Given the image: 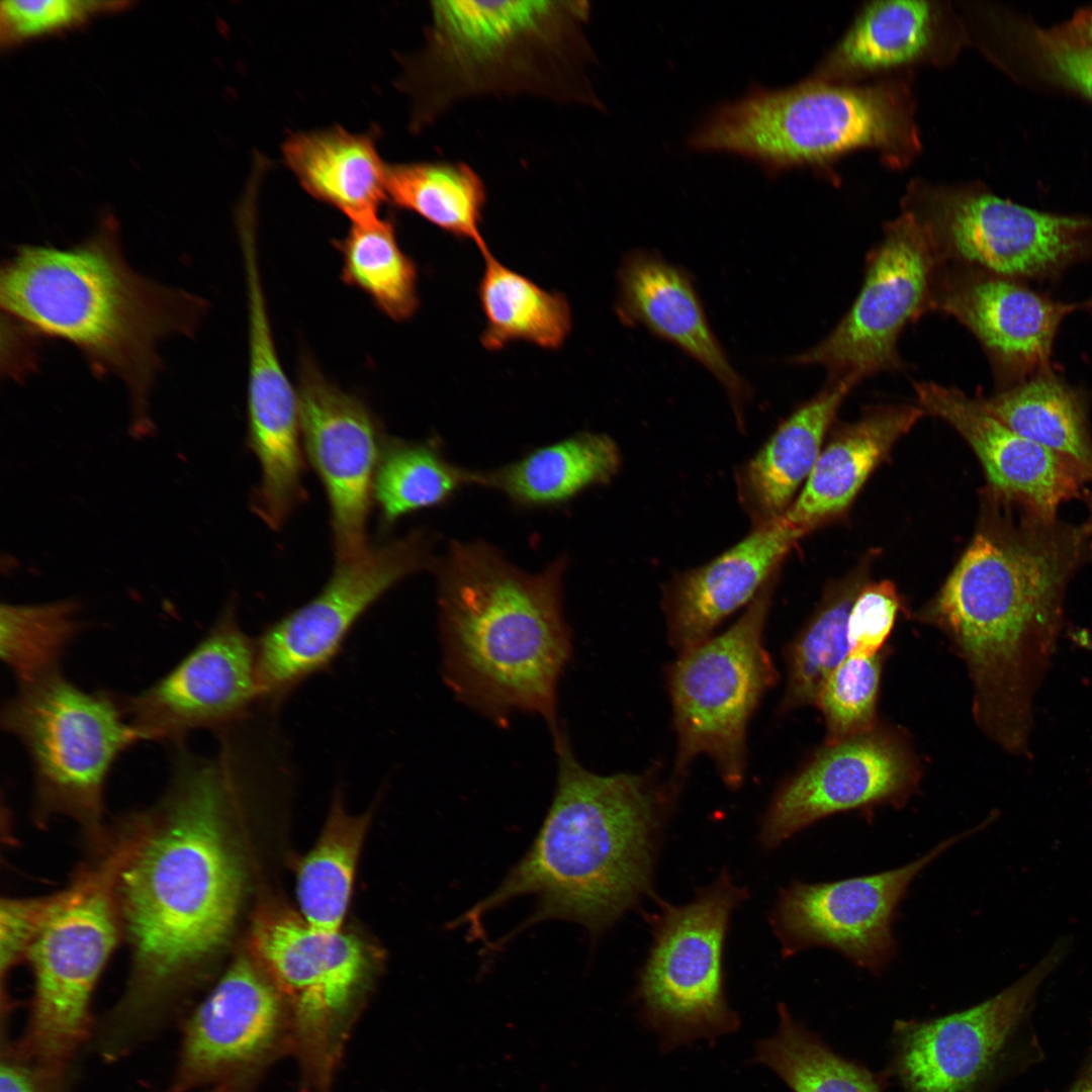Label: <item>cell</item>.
<instances>
[{"label": "cell", "instance_id": "obj_1", "mask_svg": "<svg viewBox=\"0 0 1092 1092\" xmlns=\"http://www.w3.org/2000/svg\"><path fill=\"white\" fill-rule=\"evenodd\" d=\"M218 741L210 756L174 746L164 796L111 845L131 972L95 1035L110 1061L180 1013L235 923L244 882L229 817L253 758L239 740Z\"/></svg>", "mask_w": 1092, "mask_h": 1092}, {"label": "cell", "instance_id": "obj_2", "mask_svg": "<svg viewBox=\"0 0 1092 1092\" xmlns=\"http://www.w3.org/2000/svg\"><path fill=\"white\" fill-rule=\"evenodd\" d=\"M1089 556L1081 526L986 488L975 535L918 614L965 661L975 720L992 741L1031 735L1068 584Z\"/></svg>", "mask_w": 1092, "mask_h": 1092}, {"label": "cell", "instance_id": "obj_3", "mask_svg": "<svg viewBox=\"0 0 1092 1092\" xmlns=\"http://www.w3.org/2000/svg\"><path fill=\"white\" fill-rule=\"evenodd\" d=\"M554 738L557 782L533 844L502 883L455 921L479 930L482 917L534 896L527 924L578 923L595 938L647 896L658 843L679 789L649 774H595L561 731Z\"/></svg>", "mask_w": 1092, "mask_h": 1092}, {"label": "cell", "instance_id": "obj_4", "mask_svg": "<svg viewBox=\"0 0 1092 1092\" xmlns=\"http://www.w3.org/2000/svg\"><path fill=\"white\" fill-rule=\"evenodd\" d=\"M0 299L10 318L72 344L95 372L123 383L136 439L155 430L150 399L160 344L192 336L206 308L194 294L136 272L112 217L70 247L19 246L1 269Z\"/></svg>", "mask_w": 1092, "mask_h": 1092}, {"label": "cell", "instance_id": "obj_5", "mask_svg": "<svg viewBox=\"0 0 1092 1092\" xmlns=\"http://www.w3.org/2000/svg\"><path fill=\"white\" fill-rule=\"evenodd\" d=\"M565 569L559 557L540 572L524 571L483 541H452L433 567L450 688L495 720L537 714L553 736L558 679L571 653Z\"/></svg>", "mask_w": 1092, "mask_h": 1092}, {"label": "cell", "instance_id": "obj_6", "mask_svg": "<svg viewBox=\"0 0 1092 1092\" xmlns=\"http://www.w3.org/2000/svg\"><path fill=\"white\" fill-rule=\"evenodd\" d=\"M590 3L433 1L422 49L402 59L411 128L486 97H533L604 110L590 78Z\"/></svg>", "mask_w": 1092, "mask_h": 1092}, {"label": "cell", "instance_id": "obj_7", "mask_svg": "<svg viewBox=\"0 0 1092 1092\" xmlns=\"http://www.w3.org/2000/svg\"><path fill=\"white\" fill-rule=\"evenodd\" d=\"M915 141L897 89L833 86L813 78L786 89L757 88L720 106L690 145L739 155L778 172L857 148L903 151Z\"/></svg>", "mask_w": 1092, "mask_h": 1092}, {"label": "cell", "instance_id": "obj_8", "mask_svg": "<svg viewBox=\"0 0 1092 1092\" xmlns=\"http://www.w3.org/2000/svg\"><path fill=\"white\" fill-rule=\"evenodd\" d=\"M109 849L53 895L26 960L33 975L29 1016L14 1041L27 1058L69 1072L92 1033L91 1003L122 932Z\"/></svg>", "mask_w": 1092, "mask_h": 1092}, {"label": "cell", "instance_id": "obj_9", "mask_svg": "<svg viewBox=\"0 0 1092 1092\" xmlns=\"http://www.w3.org/2000/svg\"><path fill=\"white\" fill-rule=\"evenodd\" d=\"M1 724L28 755L38 815H66L99 837L110 769L141 741L120 698L87 692L58 672L18 685Z\"/></svg>", "mask_w": 1092, "mask_h": 1092}, {"label": "cell", "instance_id": "obj_10", "mask_svg": "<svg viewBox=\"0 0 1092 1092\" xmlns=\"http://www.w3.org/2000/svg\"><path fill=\"white\" fill-rule=\"evenodd\" d=\"M251 945L289 1008L300 1091L334 1092L369 985L364 946L341 930L316 929L281 909L257 917Z\"/></svg>", "mask_w": 1092, "mask_h": 1092}, {"label": "cell", "instance_id": "obj_11", "mask_svg": "<svg viewBox=\"0 0 1092 1092\" xmlns=\"http://www.w3.org/2000/svg\"><path fill=\"white\" fill-rule=\"evenodd\" d=\"M776 576L726 631L678 654L667 681L677 750L670 781L677 787L694 759L705 754L730 789L746 769V731L778 672L763 630Z\"/></svg>", "mask_w": 1092, "mask_h": 1092}, {"label": "cell", "instance_id": "obj_12", "mask_svg": "<svg viewBox=\"0 0 1092 1092\" xmlns=\"http://www.w3.org/2000/svg\"><path fill=\"white\" fill-rule=\"evenodd\" d=\"M747 897L724 870L685 905L656 899L648 916L652 944L635 997L645 1023L675 1048L733 1032L739 1026L723 985V948L730 917Z\"/></svg>", "mask_w": 1092, "mask_h": 1092}, {"label": "cell", "instance_id": "obj_13", "mask_svg": "<svg viewBox=\"0 0 1092 1092\" xmlns=\"http://www.w3.org/2000/svg\"><path fill=\"white\" fill-rule=\"evenodd\" d=\"M432 547L423 529L370 544L359 557L337 563L315 597L268 625L255 639L263 707L275 711L300 685L329 669L377 601L403 578L433 569Z\"/></svg>", "mask_w": 1092, "mask_h": 1092}, {"label": "cell", "instance_id": "obj_14", "mask_svg": "<svg viewBox=\"0 0 1092 1092\" xmlns=\"http://www.w3.org/2000/svg\"><path fill=\"white\" fill-rule=\"evenodd\" d=\"M906 210L939 265L1025 281L1057 275L1092 250V218L1042 212L991 193H932Z\"/></svg>", "mask_w": 1092, "mask_h": 1092}, {"label": "cell", "instance_id": "obj_15", "mask_svg": "<svg viewBox=\"0 0 1092 1092\" xmlns=\"http://www.w3.org/2000/svg\"><path fill=\"white\" fill-rule=\"evenodd\" d=\"M292 1050L284 998L258 964L241 957L183 1021L171 1089L256 1092Z\"/></svg>", "mask_w": 1092, "mask_h": 1092}, {"label": "cell", "instance_id": "obj_16", "mask_svg": "<svg viewBox=\"0 0 1092 1092\" xmlns=\"http://www.w3.org/2000/svg\"><path fill=\"white\" fill-rule=\"evenodd\" d=\"M938 266L921 225L906 210L886 225L881 242L868 253L862 285L847 312L823 340L789 362L821 366L828 377L858 382L902 370L900 336L909 323L925 315Z\"/></svg>", "mask_w": 1092, "mask_h": 1092}, {"label": "cell", "instance_id": "obj_17", "mask_svg": "<svg viewBox=\"0 0 1092 1092\" xmlns=\"http://www.w3.org/2000/svg\"><path fill=\"white\" fill-rule=\"evenodd\" d=\"M120 701L141 741L173 746L194 731L219 734L254 716L263 708L256 640L241 627L236 601L171 670Z\"/></svg>", "mask_w": 1092, "mask_h": 1092}, {"label": "cell", "instance_id": "obj_18", "mask_svg": "<svg viewBox=\"0 0 1092 1092\" xmlns=\"http://www.w3.org/2000/svg\"><path fill=\"white\" fill-rule=\"evenodd\" d=\"M1058 940L1025 975L971 1008L894 1026L892 1074L904 1092H982L991 1082L1044 980L1068 953Z\"/></svg>", "mask_w": 1092, "mask_h": 1092}, {"label": "cell", "instance_id": "obj_19", "mask_svg": "<svg viewBox=\"0 0 1092 1092\" xmlns=\"http://www.w3.org/2000/svg\"><path fill=\"white\" fill-rule=\"evenodd\" d=\"M982 825L893 870L834 882H792L780 892L769 918L783 956L822 946L874 975L882 973L895 956L893 922L914 879Z\"/></svg>", "mask_w": 1092, "mask_h": 1092}, {"label": "cell", "instance_id": "obj_20", "mask_svg": "<svg viewBox=\"0 0 1092 1092\" xmlns=\"http://www.w3.org/2000/svg\"><path fill=\"white\" fill-rule=\"evenodd\" d=\"M918 762L904 737L882 727L825 744L777 790L761 819L759 842L774 849L830 815L901 807L915 793Z\"/></svg>", "mask_w": 1092, "mask_h": 1092}, {"label": "cell", "instance_id": "obj_21", "mask_svg": "<svg viewBox=\"0 0 1092 1092\" xmlns=\"http://www.w3.org/2000/svg\"><path fill=\"white\" fill-rule=\"evenodd\" d=\"M296 390L305 455L330 507L336 562L350 561L370 545L367 522L385 435L370 407L307 357L300 362Z\"/></svg>", "mask_w": 1092, "mask_h": 1092}, {"label": "cell", "instance_id": "obj_22", "mask_svg": "<svg viewBox=\"0 0 1092 1092\" xmlns=\"http://www.w3.org/2000/svg\"><path fill=\"white\" fill-rule=\"evenodd\" d=\"M1081 303L1054 299L1024 281L984 270L939 265L925 312L954 318L979 342L1001 388L1051 368L1064 318Z\"/></svg>", "mask_w": 1092, "mask_h": 1092}, {"label": "cell", "instance_id": "obj_23", "mask_svg": "<svg viewBox=\"0 0 1092 1092\" xmlns=\"http://www.w3.org/2000/svg\"><path fill=\"white\" fill-rule=\"evenodd\" d=\"M913 388L925 414L947 423L970 445L991 491L1058 516L1059 507L1083 493L1085 483L1092 481L1073 460L996 420L977 397L933 381H915Z\"/></svg>", "mask_w": 1092, "mask_h": 1092}, {"label": "cell", "instance_id": "obj_24", "mask_svg": "<svg viewBox=\"0 0 1092 1092\" xmlns=\"http://www.w3.org/2000/svg\"><path fill=\"white\" fill-rule=\"evenodd\" d=\"M805 534L781 517L754 528L708 563L675 576L663 592L662 605L672 649L681 654L696 647L728 616L748 606Z\"/></svg>", "mask_w": 1092, "mask_h": 1092}, {"label": "cell", "instance_id": "obj_25", "mask_svg": "<svg viewBox=\"0 0 1092 1092\" xmlns=\"http://www.w3.org/2000/svg\"><path fill=\"white\" fill-rule=\"evenodd\" d=\"M616 311L621 322L642 326L705 367L726 390L737 416L748 396L714 335L690 276L654 252L633 251L618 270Z\"/></svg>", "mask_w": 1092, "mask_h": 1092}, {"label": "cell", "instance_id": "obj_26", "mask_svg": "<svg viewBox=\"0 0 1092 1092\" xmlns=\"http://www.w3.org/2000/svg\"><path fill=\"white\" fill-rule=\"evenodd\" d=\"M248 374L247 440L261 472L251 509L276 531L306 499L297 390L271 351L254 354Z\"/></svg>", "mask_w": 1092, "mask_h": 1092}, {"label": "cell", "instance_id": "obj_27", "mask_svg": "<svg viewBox=\"0 0 1092 1092\" xmlns=\"http://www.w3.org/2000/svg\"><path fill=\"white\" fill-rule=\"evenodd\" d=\"M926 414L917 404L869 406L822 449L799 495L784 514L804 533L842 515L894 445Z\"/></svg>", "mask_w": 1092, "mask_h": 1092}, {"label": "cell", "instance_id": "obj_28", "mask_svg": "<svg viewBox=\"0 0 1092 1092\" xmlns=\"http://www.w3.org/2000/svg\"><path fill=\"white\" fill-rule=\"evenodd\" d=\"M858 383L852 377H828L823 388L794 411L740 469L738 494L754 528L788 511L809 477L838 410Z\"/></svg>", "mask_w": 1092, "mask_h": 1092}, {"label": "cell", "instance_id": "obj_29", "mask_svg": "<svg viewBox=\"0 0 1092 1092\" xmlns=\"http://www.w3.org/2000/svg\"><path fill=\"white\" fill-rule=\"evenodd\" d=\"M621 454L608 435L580 432L487 470H470V485L505 495L521 508L563 505L618 472Z\"/></svg>", "mask_w": 1092, "mask_h": 1092}, {"label": "cell", "instance_id": "obj_30", "mask_svg": "<svg viewBox=\"0 0 1092 1092\" xmlns=\"http://www.w3.org/2000/svg\"><path fill=\"white\" fill-rule=\"evenodd\" d=\"M283 156L305 190L351 221L378 214L387 200L386 168L371 135L341 126L291 133Z\"/></svg>", "mask_w": 1092, "mask_h": 1092}, {"label": "cell", "instance_id": "obj_31", "mask_svg": "<svg viewBox=\"0 0 1092 1092\" xmlns=\"http://www.w3.org/2000/svg\"><path fill=\"white\" fill-rule=\"evenodd\" d=\"M984 410L1018 435L1079 464L1092 479V434L1082 394L1049 368L994 394Z\"/></svg>", "mask_w": 1092, "mask_h": 1092}, {"label": "cell", "instance_id": "obj_32", "mask_svg": "<svg viewBox=\"0 0 1092 1092\" xmlns=\"http://www.w3.org/2000/svg\"><path fill=\"white\" fill-rule=\"evenodd\" d=\"M478 284V298L485 320L480 341L486 350L497 351L524 341L540 348H560L571 331V310L565 296L548 291L498 261L489 250Z\"/></svg>", "mask_w": 1092, "mask_h": 1092}, {"label": "cell", "instance_id": "obj_33", "mask_svg": "<svg viewBox=\"0 0 1092 1092\" xmlns=\"http://www.w3.org/2000/svg\"><path fill=\"white\" fill-rule=\"evenodd\" d=\"M387 200L412 211L442 231L489 250L481 223L487 202L483 179L460 161L387 164Z\"/></svg>", "mask_w": 1092, "mask_h": 1092}, {"label": "cell", "instance_id": "obj_34", "mask_svg": "<svg viewBox=\"0 0 1092 1092\" xmlns=\"http://www.w3.org/2000/svg\"><path fill=\"white\" fill-rule=\"evenodd\" d=\"M935 14L926 1L872 2L857 15L814 79L857 75L907 64L929 49Z\"/></svg>", "mask_w": 1092, "mask_h": 1092}, {"label": "cell", "instance_id": "obj_35", "mask_svg": "<svg viewBox=\"0 0 1092 1092\" xmlns=\"http://www.w3.org/2000/svg\"><path fill=\"white\" fill-rule=\"evenodd\" d=\"M370 819L369 811L347 812L338 792L318 840L299 867L296 895L301 916L316 929L341 930Z\"/></svg>", "mask_w": 1092, "mask_h": 1092}, {"label": "cell", "instance_id": "obj_36", "mask_svg": "<svg viewBox=\"0 0 1092 1092\" xmlns=\"http://www.w3.org/2000/svg\"><path fill=\"white\" fill-rule=\"evenodd\" d=\"M469 472L447 460L436 439L385 436L372 490L381 527L387 529L408 514L446 504L470 484Z\"/></svg>", "mask_w": 1092, "mask_h": 1092}, {"label": "cell", "instance_id": "obj_37", "mask_svg": "<svg viewBox=\"0 0 1092 1092\" xmlns=\"http://www.w3.org/2000/svg\"><path fill=\"white\" fill-rule=\"evenodd\" d=\"M342 278L365 294L390 318L401 322L419 307L418 271L402 251L392 220L378 214L351 221L336 243Z\"/></svg>", "mask_w": 1092, "mask_h": 1092}, {"label": "cell", "instance_id": "obj_38", "mask_svg": "<svg viewBox=\"0 0 1092 1092\" xmlns=\"http://www.w3.org/2000/svg\"><path fill=\"white\" fill-rule=\"evenodd\" d=\"M777 1032L760 1040L754 1060L769 1068L793 1092H883L882 1079L833 1052L819 1036L778 1005Z\"/></svg>", "mask_w": 1092, "mask_h": 1092}, {"label": "cell", "instance_id": "obj_39", "mask_svg": "<svg viewBox=\"0 0 1092 1092\" xmlns=\"http://www.w3.org/2000/svg\"><path fill=\"white\" fill-rule=\"evenodd\" d=\"M864 579V572L858 569L828 589L815 614L787 648L783 711L815 705L830 673L850 653L848 614Z\"/></svg>", "mask_w": 1092, "mask_h": 1092}, {"label": "cell", "instance_id": "obj_40", "mask_svg": "<svg viewBox=\"0 0 1092 1092\" xmlns=\"http://www.w3.org/2000/svg\"><path fill=\"white\" fill-rule=\"evenodd\" d=\"M80 611L72 599L1 605V658L18 685L61 672L62 658L81 629Z\"/></svg>", "mask_w": 1092, "mask_h": 1092}, {"label": "cell", "instance_id": "obj_41", "mask_svg": "<svg viewBox=\"0 0 1092 1092\" xmlns=\"http://www.w3.org/2000/svg\"><path fill=\"white\" fill-rule=\"evenodd\" d=\"M881 655L849 653L826 679L815 703L825 721V744L869 732L877 726Z\"/></svg>", "mask_w": 1092, "mask_h": 1092}, {"label": "cell", "instance_id": "obj_42", "mask_svg": "<svg viewBox=\"0 0 1092 1092\" xmlns=\"http://www.w3.org/2000/svg\"><path fill=\"white\" fill-rule=\"evenodd\" d=\"M127 1L6 0L0 4V41L12 48L126 9Z\"/></svg>", "mask_w": 1092, "mask_h": 1092}, {"label": "cell", "instance_id": "obj_43", "mask_svg": "<svg viewBox=\"0 0 1092 1092\" xmlns=\"http://www.w3.org/2000/svg\"><path fill=\"white\" fill-rule=\"evenodd\" d=\"M901 609L896 586L889 580L866 583L851 605L847 620L850 653L875 655L889 638Z\"/></svg>", "mask_w": 1092, "mask_h": 1092}, {"label": "cell", "instance_id": "obj_44", "mask_svg": "<svg viewBox=\"0 0 1092 1092\" xmlns=\"http://www.w3.org/2000/svg\"><path fill=\"white\" fill-rule=\"evenodd\" d=\"M53 895L37 898H3L0 905V971L2 984L10 971L26 959L43 922Z\"/></svg>", "mask_w": 1092, "mask_h": 1092}, {"label": "cell", "instance_id": "obj_45", "mask_svg": "<svg viewBox=\"0 0 1092 1092\" xmlns=\"http://www.w3.org/2000/svg\"><path fill=\"white\" fill-rule=\"evenodd\" d=\"M1043 65L1066 86L1092 100V47L1048 31L1035 32Z\"/></svg>", "mask_w": 1092, "mask_h": 1092}, {"label": "cell", "instance_id": "obj_46", "mask_svg": "<svg viewBox=\"0 0 1092 1092\" xmlns=\"http://www.w3.org/2000/svg\"><path fill=\"white\" fill-rule=\"evenodd\" d=\"M68 1073L47 1068L1 1041L0 1092H67Z\"/></svg>", "mask_w": 1092, "mask_h": 1092}, {"label": "cell", "instance_id": "obj_47", "mask_svg": "<svg viewBox=\"0 0 1092 1092\" xmlns=\"http://www.w3.org/2000/svg\"><path fill=\"white\" fill-rule=\"evenodd\" d=\"M1070 1092H1092V1054Z\"/></svg>", "mask_w": 1092, "mask_h": 1092}, {"label": "cell", "instance_id": "obj_48", "mask_svg": "<svg viewBox=\"0 0 1092 1092\" xmlns=\"http://www.w3.org/2000/svg\"><path fill=\"white\" fill-rule=\"evenodd\" d=\"M1085 502L1088 509V516L1084 524L1081 526L1082 532L1086 539L1090 555H1092V491L1086 490Z\"/></svg>", "mask_w": 1092, "mask_h": 1092}, {"label": "cell", "instance_id": "obj_49", "mask_svg": "<svg viewBox=\"0 0 1092 1092\" xmlns=\"http://www.w3.org/2000/svg\"><path fill=\"white\" fill-rule=\"evenodd\" d=\"M1086 34L1088 37V41H1085V43L1092 47V18L1088 23Z\"/></svg>", "mask_w": 1092, "mask_h": 1092}, {"label": "cell", "instance_id": "obj_50", "mask_svg": "<svg viewBox=\"0 0 1092 1092\" xmlns=\"http://www.w3.org/2000/svg\"><path fill=\"white\" fill-rule=\"evenodd\" d=\"M1082 308H1092V298L1082 303Z\"/></svg>", "mask_w": 1092, "mask_h": 1092}, {"label": "cell", "instance_id": "obj_51", "mask_svg": "<svg viewBox=\"0 0 1092 1092\" xmlns=\"http://www.w3.org/2000/svg\"><path fill=\"white\" fill-rule=\"evenodd\" d=\"M166 1092H176V1091H174L173 1089H171V1088H170V1089H169L168 1091H166ZM209 1092H220V1091H218V1090H209Z\"/></svg>", "mask_w": 1092, "mask_h": 1092}]
</instances>
